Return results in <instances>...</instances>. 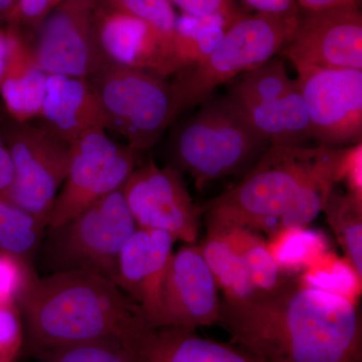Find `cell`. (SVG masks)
<instances>
[{
	"label": "cell",
	"mask_w": 362,
	"mask_h": 362,
	"mask_svg": "<svg viewBox=\"0 0 362 362\" xmlns=\"http://www.w3.org/2000/svg\"><path fill=\"white\" fill-rule=\"evenodd\" d=\"M299 281L307 287L340 295L354 303L361 293L362 279L346 258H339L332 252H324L305 269Z\"/></svg>",
	"instance_id": "4316f807"
},
{
	"label": "cell",
	"mask_w": 362,
	"mask_h": 362,
	"mask_svg": "<svg viewBox=\"0 0 362 362\" xmlns=\"http://www.w3.org/2000/svg\"><path fill=\"white\" fill-rule=\"evenodd\" d=\"M121 339L134 362H264L232 342L209 339L189 328L152 327L143 317Z\"/></svg>",
	"instance_id": "ac0fdd59"
},
{
	"label": "cell",
	"mask_w": 362,
	"mask_h": 362,
	"mask_svg": "<svg viewBox=\"0 0 362 362\" xmlns=\"http://www.w3.org/2000/svg\"><path fill=\"white\" fill-rule=\"evenodd\" d=\"M218 324L264 362H362L357 304L299 280L245 301L223 298Z\"/></svg>",
	"instance_id": "6da1fadb"
},
{
	"label": "cell",
	"mask_w": 362,
	"mask_h": 362,
	"mask_svg": "<svg viewBox=\"0 0 362 362\" xmlns=\"http://www.w3.org/2000/svg\"><path fill=\"white\" fill-rule=\"evenodd\" d=\"M281 54L295 68L362 70V14L359 7L305 11Z\"/></svg>",
	"instance_id": "9a60e30c"
},
{
	"label": "cell",
	"mask_w": 362,
	"mask_h": 362,
	"mask_svg": "<svg viewBox=\"0 0 362 362\" xmlns=\"http://www.w3.org/2000/svg\"><path fill=\"white\" fill-rule=\"evenodd\" d=\"M305 11H321L339 7H361V0H296Z\"/></svg>",
	"instance_id": "d590c367"
},
{
	"label": "cell",
	"mask_w": 362,
	"mask_h": 362,
	"mask_svg": "<svg viewBox=\"0 0 362 362\" xmlns=\"http://www.w3.org/2000/svg\"><path fill=\"white\" fill-rule=\"evenodd\" d=\"M276 263L286 273L305 270L326 252L321 233L303 228H283L267 243Z\"/></svg>",
	"instance_id": "484cf974"
},
{
	"label": "cell",
	"mask_w": 362,
	"mask_h": 362,
	"mask_svg": "<svg viewBox=\"0 0 362 362\" xmlns=\"http://www.w3.org/2000/svg\"><path fill=\"white\" fill-rule=\"evenodd\" d=\"M220 228L244 259L252 284L259 294L276 291L289 282L291 278L276 263L265 240L254 230L242 226H214Z\"/></svg>",
	"instance_id": "7402d4cb"
},
{
	"label": "cell",
	"mask_w": 362,
	"mask_h": 362,
	"mask_svg": "<svg viewBox=\"0 0 362 362\" xmlns=\"http://www.w3.org/2000/svg\"><path fill=\"white\" fill-rule=\"evenodd\" d=\"M323 211L345 258L362 279V199L333 188Z\"/></svg>",
	"instance_id": "603a6c76"
},
{
	"label": "cell",
	"mask_w": 362,
	"mask_h": 362,
	"mask_svg": "<svg viewBox=\"0 0 362 362\" xmlns=\"http://www.w3.org/2000/svg\"><path fill=\"white\" fill-rule=\"evenodd\" d=\"M25 347V328L16 304H0V362H16Z\"/></svg>",
	"instance_id": "4dcf8cb0"
},
{
	"label": "cell",
	"mask_w": 362,
	"mask_h": 362,
	"mask_svg": "<svg viewBox=\"0 0 362 362\" xmlns=\"http://www.w3.org/2000/svg\"><path fill=\"white\" fill-rule=\"evenodd\" d=\"M45 228L30 214L0 201V252L33 265Z\"/></svg>",
	"instance_id": "d4e9b609"
},
{
	"label": "cell",
	"mask_w": 362,
	"mask_h": 362,
	"mask_svg": "<svg viewBox=\"0 0 362 362\" xmlns=\"http://www.w3.org/2000/svg\"><path fill=\"white\" fill-rule=\"evenodd\" d=\"M347 192L362 199V143L345 147L340 170V182Z\"/></svg>",
	"instance_id": "836d02e7"
},
{
	"label": "cell",
	"mask_w": 362,
	"mask_h": 362,
	"mask_svg": "<svg viewBox=\"0 0 362 362\" xmlns=\"http://www.w3.org/2000/svg\"><path fill=\"white\" fill-rule=\"evenodd\" d=\"M16 6V0H0V23H8Z\"/></svg>",
	"instance_id": "f35d334b"
},
{
	"label": "cell",
	"mask_w": 362,
	"mask_h": 362,
	"mask_svg": "<svg viewBox=\"0 0 362 362\" xmlns=\"http://www.w3.org/2000/svg\"><path fill=\"white\" fill-rule=\"evenodd\" d=\"M9 49H11V30L6 25L4 28H0V80L6 70Z\"/></svg>",
	"instance_id": "74e56055"
},
{
	"label": "cell",
	"mask_w": 362,
	"mask_h": 362,
	"mask_svg": "<svg viewBox=\"0 0 362 362\" xmlns=\"http://www.w3.org/2000/svg\"><path fill=\"white\" fill-rule=\"evenodd\" d=\"M136 228L121 188L66 223L45 228L33 265L44 276L82 271L114 282L119 255Z\"/></svg>",
	"instance_id": "5b68a950"
},
{
	"label": "cell",
	"mask_w": 362,
	"mask_h": 362,
	"mask_svg": "<svg viewBox=\"0 0 362 362\" xmlns=\"http://www.w3.org/2000/svg\"><path fill=\"white\" fill-rule=\"evenodd\" d=\"M233 21L221 16H194L185 13L178 16L176 42L185 69L213 52Z\"/></svg>",
	"instance_id": "cb8c5ba5"
},
{
	"label": "cell",
	"mask_w": 362,
	"mask_h": 362,
	"mask_svg": "<svg viewBox=\"0 0 362 362\" xmlns=\"http://www.w3.org/2000/svg\"><path fill=\"white\" fill-rule=\"evenodd\" d=\"M0 134L11 154L13 176L0 192L6 202L47 228L70 164L71 144L33 122H18L0 109Z\"/></svg>",
	"instance_id": "ba28073f"
},
{
	"label": "cell",
	"mask_w": 362,
	"mask_h": 362,
	"mask_svg": "<svg viewBox=\"0 0 362 362\" xmlns=\"http://www.w3.org/2000/svg\"><path fill=\"white\" fill-rule=\"evenodd\" d=\"M122 192L138 228L162 230L176 240L195 244L202 211L177 168H159L149 159L134 169Z\"/></svg>",
	"instance_id": "7c38bea8"
},
{
	"label": "cell",
	"mask_w": 362,
	"mask_h": 362,
	"mask_svg": "<svg viewBox=\"0 0 362 362\" xmlns=\"http://www.w3.org/2000/svg\"><path fill=\"white\" fill-rule=\"evenodd\" d=\"M300 16L282 18L243 13L239 16L213 52L176 74L171 83L173 120L188 109L204 103L218 86L233 82L275 58L292 39Z\"/></svg>",
	"instance_id": "277c9868"
},
{
	"label": "cell",
	"mask_w": 362,
	"mask_h": 362,
	"mask_svg": "<svg viewBox=\"0 0 362 362\" xmlns=\"http://www.w3.org/2000/svg\"><path fill=\"white\" fill-rule=\"evenodd\" d=\"M87 78L101 105L105 130L122 136L137 152L152 148L175 121L166 78L109 64Z\"/></svg>",
	"instance_id": "52a82bcc"
},
{
	"label": "cell",
	"mask_w": 362,
	"mask_h": 362,
	"mask_svg": "<svg viewBox=\"0 0 362 362\" xmlns=\"http://www.w3.org/2000/svg\"><path fill=\"white\" fill-rule=\"evenodd\" d=\"M65 0H16L13 16L6 25L16 26L28 35L35 33L45 18Z\"/></svg>",
	"instance_id": "1f68e13d"
},
{
	"label": "cell",
	"mask_w": 362,
	"mask_h": 362,
	"mask_svg": "<svg viewBox=\"0 0 362 362\" xmlns=\"http://www.w3.org/2000/svg\"><path fill=\"white\" fill-rule=\"evenodd\" d=\"M98 2L139 18L168 37H176L178 16L170 0H98Z\"/></svg>",
	"instance_id": "f1b7e54d"
},
{
	"label": "cell",
	"mask_w": 362,
	"mask_h": 362,
	"mask_svg": "<svg viewBox=\"0 0 362 362\" xmlns=\"http://www.w3.org/2000/svg\"><path fill=\"white\" fill-rule=\"evenodd\" d=\"M39 277L35 266L0 252V304L18 305L26 290Z\"/></svg>",
	"instance_id": "f546056e"
},
{
	"label": "cell",
	"mask_w": 362,
	"mask_h": 362,
	"mask_svg": "<svg viewBox=\"0 0 362 362\" xmlns=\"http://www.w3.org/2000/svg\"><path fill=\"white\" fill-rule=\"evenodd\" d=\"M270 146L226 97H213L180 126L173 142L178 170L202 190L207 183L252 168Z\"/></svg>",
	"instance_id": "8992f818"
},
{
	"label": "cell",
	"mask_w": 362,
	"mask_h": 362,
	"mask_svg": "<svg viewBox=\"0 0 362 362\" xmlns=\"http://www.w3.org/2000/svg\"><path fill=\"white\" fill-rule=\"evenodd\" d=\"M218 292L201 245L181 247L173 252L164 278L160 326L197 329L218 324Z\"/></svg>",
	"instance_id": "2e32d148"
},
{
	"label": "cell",
	"mask_w": 362,
	"mask_h": 362,
	"mask_svg": "<svg viewBox=\"0 0 362 362\" xmlns=\"http://www.w3.org/2000/svg\"><path fill=\"white\" fill-rule=\"evenodd\" d=\"M11 30V49L6 70L0 80V97L4 110L18 122H33L44 101L49 74L33 59L30 40L16 26Z\"/></svg>",
	"instance_id": "ffe728a7"
},
{
	"label": "cell",
	"mask_w": 362,
	"mask_h": 362,
	"mask_svg": "<svg viewBox=\"0 0 362 362\" xmlns=\"http://www.w3.org/2000/svg\"><path fill=\"white\" fill-rule=\"evenodd\" d=\"M201 247L225 299L245 301L258 296L259 292L252 284L244 259L233 249L220 228L207 226L206 237Z\"/></svg>",
	"instance_id": "44dd1931"
},
{
	"label": "cell",
	"mask_w": 362,
	"mask_h": 362,
	"mask_svg": "<svg viewBox=\"0 0 362 362\" xmlns=\"http://www.w3.org/2000/svg\"><path fill=\"white\" fill-rule=\"evenodd\" d=\"M23 354L100 338H122L143 317L139 305L112 281L82 271L39 277L18 304Z\"/></svg>",
	"instance_id": "3957f363"
},
{
	"label": "cell",
	"mask_w": 362,
	"mask_h": 362,
	"mask_svg": "<svg viewBox=\"0 0 362 362\" xmlns=\"http://www.w3.org/2000/svg\"><path fill=\"white\" fill-rule=\"evenodd\" d=\"M252 129L271 144L309 146L308 111L284 61L273 58L233 81L225 96Z\"/></svg>",
	"instance_id": "9c48e42d"
},
{
	"label": "cell",
	"mask_w": 362,
	"mask_h": 362,
	"mask_svg": "<svg viewBox=\"0 0 362 362\" xmlns=\"http://www.w3.org/2000/svg\"><path fill=\"white\" fill-rule=\"evenodd\" d=\"M182 13L194 16H221L226 20H237L243 13L235 0H170Z\"/></svg>",
	"instance_id": "d6a6232c"
},
{
	"label": "cell",
	"mask_w": 362,
	"mask_h": 362,
	"mask_svg": "<svg viewBox=\"0 0 362 362\" xmlns=\"http://www.w3.org/2000/svg\"><path fill=\"white\" fill-rule=\"evenodd\" d=\"M138 153L94 128L71 143L68 175L47 228L66 223L105 195L121 189L137 168Z\"/></svg>",
	"instance_id": "30bf717a"
},
{
	"label": "cell",
	"mask_w": 362,
	"mask_h": 362,
	"mask_svg": "<svg viewBox=\"0 0 362 362\" xmlns=\"http://www.w3.org/2000/svg\"><path fill=\"white\" fill-rule=\"evenodd\" d=\"M344 149L271 144L235 187L199 207L207 226H242L271 235L306 228L339 183Z\"/></svg>",
	"instance_id": "7a4b0ae2"
},
{
	"label": "cell",
	"mask_w": 362,
	"mask_h": 362,
	"mask_svg": "<svg viewBox=\"0 0 362 362\" xmlns=\"http://www.w3.org/2000/svg\"><path fill=\"white\" fill-rule=\"evenodd\" d=\"M96 4L97 0H65L45 18L30 42L40 70L89 78L109 65L95 37Z\"/></svg>",
	"instance_id": "4fadbf2b"
},
{
	"label": "cell",
	"mask_w": 362,
	"mask_h": 362,
	"mask_svg": "<svg viewBox=\"0 0 362 362\" xmlns=\"http://www.w3.org/2000/svg\"><path fill=\"white\" fill-rule=\"evenodd\" d=\"M37 362H134L120 337L74 343L28 354Z\"/></svg>",
	"instance_id": "83f0119b"
},
{
	"label": "cell",
	"mask_w": 362,
	"mask_h": 362,
	"mask_svg": "<svg viewBox=\"0 0 362 362\" xmlns=\"http://www.w3.org/2000/svg\"><path fill=\"white\" fill-rule=\"evenodd\" d=\"M100 51L111 65L126 66L168 78L185 70L176 37L148 23L99 4L93 16Z\"/></svg>",
	"instance_id": "5bb4252c"
},
{
	"label": "cell",
	"mask_w": 362,
	"mask_h": 362,
	"mask_svg": "<svg viewBox=\"0 0 362 362\" xmlns=\"http://www.w3.org/2000/svg\"><path fill=\"white\" fill-rule=\"evenodd\" d=\"M175 240L170 233L137 226L119 255L114 283L139 305L152 327L161 325L162 288Z\"/></svg>",
	"instance_id": "e0dca14e"
},
{
	"label": "cell",
	"mask_w": 362,
	"mask_h": 362,
	"mask_svg": "<svg viewBox=\"0 0 362 362\" xmlns=\"http://www.w3.org/2000/svg\"><path fill=\"white\" fill-rule=\"evenodd\" d=\"M33 123L54 137L71 143L94 128H104V116L87 78L47 75L44 101Z\"/></svg>",
	"instance_id": "d6986e66"
},
{
	"label": "cell",
	"mask_w": 362,
	"mask_h": 362,
	"mask_svg": "<svg viewBox=\"0 0 362 362\" xmlns=\"http://www.w3.org/2000/svg\"><path fill=\"white\" fill-rule=\"evenodd\" d=\"M296 70L312 137L318 145L343 148L361 143L362 70L318 66Z\"/></svg>",
	"instance_id": "8fae6325"
},
{
	"label": "cell",
	"mask_w": 362,
	"mask_h": 362,
	"mask_svg": "<svg viewBox=\"0 0 362 362\" xmlns=\"http://www.w3.org/2000/svg\"><path fill=\"white\" fill-rule=\"evenodd\" d=\"M247 8L255 13L269 14V16L293 18L299 16V6L296 0H242Z\"/></svg>",
	"instance_id": "e575fe53"
},
{
	"label": "cell",
	"mask_w": 362,
	"mask_h": 362,
	"mask_svg": "<svg viewBox=\"0 0 362 362\" xmlns=\"http://www.w3.org/2000/svg\"><path fill=\"white\" fill-rule=\"evenodd\" d=\"M13 169L11 154L4 141V137L0 134V192L8 187L13 180Z\"/></svg>",
	"instance_id": "8d00e7d4"
}]
</instances>
